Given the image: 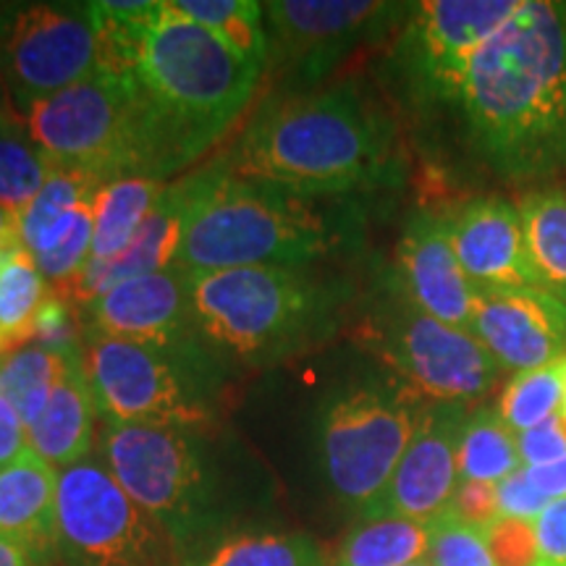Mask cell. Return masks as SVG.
<instances>
[{
  "label": "cell",
  "mask_w": 566,
  "mask_h": 566,
  "mask_svg": "<svg viewBox=\"0 0 566 566\" xmlns=\"http://www.w3.org/2000/svg\"><path fill=\"white\" fill-rule=\"evenodd\" d=\"M525 472L530 483L535 485V491L543 499H548L551 504L566 495V457L543 467H525Z\"/></svg>",
  "instance_id": "cell-42"
},
{
  "label": "cell",
  "mask_w": 566,
  "mask_h": 566,
  "mask_svg": "<svg viewBox=\"0 0 566 566\" xmlns=\"http://www.w3.org/2000/svg\"><path fill=\"white\" fill-rule=\"evenodd\" d=\"M55 558L61 566H179L166 530L92 457L59 472Z\"/></svg>",
  "instance_id": "cell-11"
},
{
  "label": "cell",
  "mask_w": 566,
  "mask_h": 566,
  "mask_svg": "<svg viewBox=\"0 0 566 566\" xmlns=\"http://www.w3.org/2000/svg\"><path fill=\"white\" fill-rule=\"evenodd\" d=\"M457 105L472 153L504 181L566 171V3L522 0L480 48Z\"/></svg>",
  "instance_id": "cell-1"
},
{
  "label": "cell",
  "mask_w": 566,
  "mask_h": 566,
  "mask_svg": "<svg viewBox=\"0 0 566 566\" xmlns=\"http://www.w3.org/2000/svg\"><path fill=\"white\" fill-rule=\"evenodd\" d=\"M101 66L92 3H30L0 11V74L24 113Z\"/></svg>",
  "instance_id": "cell-12"
},
{
  "label": "cell",
  "mask_w": 566,
  "mask_h": 566,
  "mask_svg": "<svg viewBox=\"0 0 566 566\" xmlns=\"http://www.w3.org/2000/svg\"><path fill=\"white\" fill-rule=\"evenodd\" d=\"M179 566H325L323 548L296 530L221 533L181 556Z\"/></svg>",
  "instance_id": "cell-24"
},
{
  "label": "cell",
  "mask_w": 566,
  "mask_h": 566,
  "mask_svg": "<svg viewBox=\"0 0 566 566\" xmlns=\"http://www.w3.org/2000/svg\"><path fill=\"white\" fill-rule=\"evenodd\" d=\"M139 92L153 179H168L242 118L263 71L233 55L171 0L158 3L126 69Z\"/></svg>",
  "instance_id": "cell-3"
},
{
  "label": "cell",
  "mask_w": 566,
  "mask_h": 566,
  "mask_svg": "<svg viewBox=\"0 0 566 566\" xmlns=\"http://www.w3.org/2000/svg\"><path fill=\"white\" fill-rule=\"evenodd\" d=\"M221 174L223 160H218L210 163L202 171H195L184 176V179L166 184L158 202L153 205L150 216L145 218L139 233L129 244V250L105 265L84 268V273L76 279L74 286L69 289L66 296H71L82 310L87 307L92 300H97V296L108 292V289L118 286V283L137 279V275L174 268L197 208H200L202 200L212 189V184L218 181Z\"/></svg>",
  "instance_id": "cell-17"
},
{
  "label": "cell",
  "mask_w": 566,
  "mask_h": 566,
  "mask_svg": "<svg viewBox=\"0 0 566 566\" xmlns=\"http://www.w3.org/2000/svg\"><path fill=\"white\" fill-rule=\"evenodd\" d=\"M537 289L566 304V187H537L516 202Z\"/></svg>",
  "instance_id": "cell-25"
},
{
  "label": "cell",
  "mask_w": 566,
  "mask_h": 566,
  "mask_svg": "<svg viewBox=\"0 0 566 566\" xmlns=\"http://www.w3.org/2000/svg\"><path fill=\"white\" fill-rule=\"evenodd\" d=\"M55 499L59 470L27 449L17 462L0 467V535L48 562L55 556Z\"/></svg>",
  "instance_id": "cell-21"
},
{
  "label": "cell",
  "mask_w": 566,
  "mask_h": 566,
  "mask_svg": "<svg viewBox=\"0 0 566 566\" xmlns=\"http://www.w3.org/2000/svg\"><path fill=\"white\" fill-rule=\"evenodd\" d=\"M166 184L147 176H124L103 184L95 197L90 265H105L129 250Z\"/></svg>",
  "instance_id": "cell-26"
},
{
  "label": "cell",
  "mask_w": 566,
  "mask_h": 566,
  "mask_svg": "<svg viewBox=\"0 0 566 566\" xmlns=\"http://www.w3.org/2000/svg\"><path fill=\"white\" fill-rule=\"evenodd\" d=\"M424 407L391 375L354 380L328 396L317 422V446L328 485L346 506L363 514L386 493Z\"/></svg>",
  "instance_id": "cell-9"
},
{
  "label": "cell",
  "mask_w": 566,
  "mask_h": 566,
  "mask_svg": "<svg viewBox=\"0 0 566 566\" xmlns=\"http://www.w3.org/2000/svg\"><path fill=\"white\" fill-rule=\"evenodd\" d=\"M396 292L422 313L470 331L478 289L459 265L449 212L422 210L407 223L396 250Z\"/></svg>",
  "instance_id": "cell-19"
},
{
  "label": "cell",
  "mask_w": 566,
  "mask_h": 566,
  "mask_svg": "<svg viewBox=\"0 0 566 566\" xmlns=\"http://www.w3.org/2000/svg\"><path fill=\"white\" fill-rule=\"evenodd\" d=\"M562 417L566 420V367H564V396H562Z\"/></svg>",
  "instance_id": "cell-46"
},
{
  "label": "cell",
  "mask_w": 566,
  "mask_h": 566,
  "mask_svg": "<svg viewBox=\"0 0 566 566\" xmlns=\"http://www.w3.org/2000/svg\"><path fill=\"white\" fill-rule=\"evenodd\" d=\"M226 166L313 200L363 192L391 181L396 126L357 82H342L260 111Z\"/></svg>",
  "instance_id": "cell-2"
},
{
  "label": "cell",
  "mask_w": 566,
  "mask_h": 566,
  "mask_svg": "<svg viewBox=\"0 0 566 566\" xmlns=\"http://www.w3.org/2000/svg\"><path fill=\"white\" fill-rule=\"evenodd\" d=\"M533 566H566V495L537 516Z\"/></svg>",
  "instance_id": "cell-40"
},
{
  "label": "cell",
  "mask_w": 566,
  "mask_h": 566,
  "mask_svg": "<svg viewBox=\"0 0 566 566\" xmlns=\"http://www.w3.org/2000/svg\"><path fill=\"white\" fill-rule=\"evenodd\" d=\"M268 63L292 87H315L363 45L407 21L412 3L273 0L265 3Z\"/></svg>",
  "instance_id": "cell-14"
},
{
  "label": "cell",
  "mask_w": 566,
  "mask_h": 566,
  "mask_svg": "<svg viewBox=\"0 0 566 566\" xmlns=\"http://www.w3.org/2000/svg\"><path fill=\"white\" fill-rule=\"evenodd\" d=\"M548 506L551 501L543 499L527 480L525 467H520V470L499 483V516H504V520L535 522Z\"/></svg>",
  "instance_id": "cell-39"
},
{
  "label": "cell",
  "mask_w": 566,
  "mask_h": 566,
  "mask_svg": "<svg viewBox=\"0 0 566 566\" xmlns=\"http://www.w3.org/2000/svg\"><path fill=\"white\" fill-rule=\"evenodd\" d=\"M27 449H30V436L24 422L17 409L0 396V467L17 462Z\"/></svg>",
  "instance_id": "cell-41"
},
{
  "label": "cell",
  "mask_w": 566,
  "mask_h": 566,
  "mask_svg": "<svg viewBox=\"0 0 566 566\" xmlns=\"http://www.w3.org/2000/svg\"><path fill=\"white\" fill-rule=\"evenodd\" d=\"M84 328L124 342L155 346L197 344L189 273L181 268L137 275L82 307Z\"/></svg>",
  "instance_id": "cell-18"
},
{
  "label": "cell",
  "mask_w": 566,
  "mask_h": 566,
  "mask_svg": "<svg viewBox=\"0 0 566 566\" xmlns=\"http://www.w3.org/2000/svg\"><path fill=\"white\" fill-rule=\"evenodd\" d=\"M192 317L212 354L271 365L334 331L338 294L304 268H229L189 273Z\"/></svg>",
  "instance_id": "cell-4"
},
{
  "label": "cell",
  "mask_w": 566,
  "mask_h": 566,
  "mask_svg": "<svg viewBox=\"0 0 566 566\" xmlns=\"http://www.w3.org/2000/svg\"><path fill=\"white\" fill-rule=\"evenodd\" d=\"M488 546L499 566H533L535 564V522L527 520H499L485 530Z\"/></svg>",
  "instance_id": "cell-36"
},
{
  "label": "cell",
  "mask_w": 566,
  "mask_h": 566,
  "mask_svg": "<svg viewBox=\"0 0 566 566\" xmlns=\"http://www.w3.org/2000/svg\"><path fill=\"white\" fill-rule=\"evenodd\" d=\"M470 334L501 373L566 359V304L543 289H478Z\"/></svg>",
  "instance_id": "cell-15"
},
{
  "label": "cell",
  "mask_w": 566,
  "mask_h": 566,
  "mask_svg": "<svg viewBox=\"0 0 566 566\" xmlns=\"http://www.w3.org/2000/svg\"><path fill=\"white\" fill-rule=\"evenodd\" d=\"M430 522L405 516H359L344 537L336 566H409L428 558Z\"/></svg>",
  "instance_id": "cell-27"
},
{
  "label": "cell",
  "mask_w": 566,
  "mask_h": 566,
  "mask_svg": "<svg viewBox=\"0 0 566 566\" xmlns=\"http://www.w3.org/2000/svg\"><path fill=\"white\" fill-rule=\"evenodd\" d=\"M42 562L19 541L0 535V566H40Z\"/></svg>",
  "instance_id": "cell-43"
},
{
  "label": "cell",
  "mask_w": 566,
  "mask_h": 566,
  "mask_svg": "<svg viewBox=\"0 0 566 566\" xmlns=\"http://www.w3.org/2000/svg\"><path fill=\"white\" fill-rule=\"evenodd\" d=\"M449 514L459 516L467 525L488 530L495 520H499V485L462 480L454 499H451Z\"/></svg>",
  "instance_id": "cell-38"
},
{
  "label": "cell",
  "mask_w": 566,
  "mask_h": 566,
  "mask_svg": "<svg viewBox=\"0 0 566 566\" xmlns=\"http://www.w3.org/2000/svg\"><path fill=\"white\" fill-rule=\"evenodd\" d=\"M6 108H11V101H9V90H6L3 74H0V113H3Z\"/></svg>",
  "instance_id": "cell-45"
},
{
  "label": "cell",
  "mask_w": 566,
  "mask_h": 566,
  "mask_svg": "<svg viewBox=\"0 0 566 566\" xmlns=\"http://www.w3.org/2000/svg\"><path fill=\"white\" fill-rule=\"evenodd\" d=\"M101 454L134 504L166 530L179 562L216 537L218 478L202 430L105 422Z\"/></svg>",
  "instance_id": "cell-6"
},
{
  "label": "cell",
  "mask_w": 566,
  "mask_h": 566,
  "mask_svg": "<svg viewBox=\"0 0 566 566\" xmlns=\"http://www.w3.org/2000/svg\"><path fill=\"white\" fill-rule=\"evenodd\" d=\"M520 467L516 436L501 420L499 409H470L464 417L462 436H459V478L499 485Z\"/></svg>",
  "instance_id": "cell-31"
},
{
  "label": "cell",
  "mask_w": 566,
  "mask_h": 566,
  "mask_svg": "<svg viewBox=\"0 0 566 566\" xmlns=\"http://www.w3.org/2000/svg\"><path fill=\"white\" fill-rule=\"evenodd\" d=\"M97 399L84 370L82 354L71 359L45 412L30 430V449L55 470L84 462L92 454L97 433Z\"/></svg>",
  "instance_id": "cell-22"
},
{
  "label": "cell",
  "mask_w": 566,
  "mask_h": 566,
  "mask_svg": "<svg viewBox=\"0 0 566 566\" xmlns=\"http://www.w3.org/2000/svg\"><path fill=\"white\" fill-rule=\"evenodd\" d=\"M522 467H543L566 457V420L562 415L551 417L527 433L516 436Z\"/></svg>",
  "instance_id": "cell-37"
},
{
  "label": "cell",
  "mask_w": 566,
  "mask_h": 566,
  "mask_svg": "<svg viewBox=\"0 0 566 566\" xmlns=\"http://www.w3.org/2000/svg\"><path fill=\"white\" fill-rule=\"evenodd\" d=\"M566 359L551 363L535 370L516 373L499 396V415L514 436L527 433L551 417L562 415Z\"/></svg>",
  "instance_id": "cell-33"
},
{
  "label": "cell",
  "mask_w": 566,
  "mask_h": 566,
  "mask_svg": "<svg viewBox=\"0 0 566 566\" xmlns=\"http://www.w3.org/2000/svg\"><path fill=\"white\" fill-rule=\"evenodd\" d=\"M103 184L95 176L71 171V168H53L51 179L40 189V195L21 210L19 239L21 247L32 254L53 252L55 247L69 239L74 226L80 223L84 210L95 205V197Z\"/></svg>",
  "instance_id": "cell-23"
},
{
  "label": "cell",
  "mask_w": 566,
  "mask_h": 566,
  "mask_svg": "<svg viewBox=\"0 0 566 566\" xmlns=\"http://www.w3.org/2000/svg\"><path fill=\"white\" fill-rule=\"evenodd\" d=\"M24 122L53 166L101 181L153 179L145 113L129 71L95 69L74 87L32 105Z\"/></svg>",
  "instance_id": "cell-8"
},
{
  "label": "cell",
  "mask_w": 566,
  "mask_h": 566,
  "mask_svg": "<svg viewBox=\"0 0 566 566\" xmlns=\"http://www.w3.org/2000/svg\"><path fill=\"white\" fill-rule=\"evenodd\" d=\"M76 313H80V304L71 300V296L51 289L45 302H42V307L38 310V315H34L27 344H40L45 349L63 354L82 352L84 342L80 334L87 328H84V323H80V315Z\"/></svg>",
  "instance_id": "cell-35"
},
{
  "label": "cell",
  "mask_w": 566,
  "mask_h": 566,
  "mask_svg": "<svg viewBox=\"0 0 566 566\" xmlns=\"http://www.w3.org/2000/svg\"><path fill=\"white\" fill-rule=\"evenodd\" d=\"M176 11L205 27L250 66L268 69L265 9L254 0H171Z\"/></svg>",
  "instance_id": "cell-29"
},
{
  "label": "cell",
  "mask_w": 566,
  "mask_h": 566,
  "mask_svg": "<svg viewBox=\"0 0 566 566\" xmlns=\"http://www.w3.org/2000/svg\"><path fill=\"white\" fill-rule=\"evenodd\" d=\"M451 244L475 289H537L527 263L520 208L480 195L449 212Z\"/></svg>",
  "instance_id": "cell-20"
},
{
  "label": "cell",
  "mask_w": 566,
  "mask_h": 566,
  "mask_svg": "<svg viewBox=\"0 0 566 566\" xmlns=\"http://www.w3.org/2000/svg\"><path fill=\"white\" fill-rule=\"evenodd\" d=\"M522 0L412 3L396 42V71L417 105L459 103L480 48L520 11Z\"/></svg>",
  "instance_id": "cell-13"
},
{
  "label": "cell",
  "mask_w": 566,
  "mask_h": 566,
  "mask_svg": "<svg viewBox=\"0 0 566 566\" xmlns=\"http://www.w3.org/2000/svg\"><path fill=\"white\" fill-rule=\"evenodd\" d=\"M13 247H21L19 218L0 205V252L13 250Z\"/></svg>",
  "instance_id": "cell-44"
},
{
  "label": "cell",
  "mask_w": 566,
  "mask_h": 566,
  "mask_svg": "<svg viewBox=\"0 0 566 566\" xmlns=\"http://www.w3.org/2000/svg\"><path fill=\"white\" fill-rule=\"evenodd\" d=\"M82 363L108 422L202 430L216 417V354L202 342L155 346L84 331Z\"/></svg>",
  "instance_id": "cell-7"
},
{
  "label": "cell",
  "mask_w": 566,
  "mask_h": 566,
  "mask_svg": "<svg viewBox=\"0 0 566 566\" xmlns=\"http://www.w3.org/2000/svg\"><path fill=\"white\" fill-rule=\"evenodd\" d=\"M365 344L424 405L475 409L499 384L501 367L470 331L422 313L399 292L367 317Z\"/></svg>",
  "instance_id": "cell-10"
},
{
  "label": "cell",
  "mask_w": 566,
  "mask_h": 566,
  "mask_svg": "<svg viewBox=\"0 0 566 566\" xmlns=\"http://www.w3.org/2000/svg\"><path fill=\"white\" fill-rule=\"evenodd\" d=\"M346 223L313 197L268 181L223 174L197 208L174 268L184 273L229 268H304L346 244Z\"/></svg>",
  "instance_id": "cell-5"
},
{
  "label": "cell",
  "mask_w": 566,
  "mask_h": 566,
  "mask_svg": "<svg viewBox=\"0 0 566 566\" xmlns=\"http://www.w3.org/2000/svg\"><path fill=\"white\" fill-rule=\"evenodd\" d=\"M424 562L430 566H499L485 530L467 525L449 512L430 522V551Z\"/></svg>",
  "instance_id": "cell-34"
},
{
  "label": "cell",
  "mask_w": 566,
  "mask_h": 566,
  "mask_svg": "<svg viewBox=\"0 0 566 566\" xmlns=\"http://www.w3.org/2000/svg\"><path fill=\"white\" fill-rule=\"evenodd\" d=\"M48 292L45 275L24 247L0 252V354L27 344Z\"/></svg>",
  "instance_id": "cell-32"
},
{
  "label": "cell",
  "mask_w": 566,
  "mask_h": 566,
  "mask_svg": "<svg viewBox=\"0 0 566 566\" xmlns=\"http://www.w3.org/2000/svg\"><path fill=\"white\" fill-rule=\"evenodd\" d=\"M53 168L27 129L24 116L13 108L0 113V205L19 218L51 179Z\"/></svg>",
  "instance_id": "cell-30"
},
{
  "label": "cell",
  "mask_w": 566,
  "mask_h": 566,
  "mask_svg": "<svg viewBox=\"0 0 566 566\" xmlns=\"http://www.w3.org/2000/svg\"><path fill=\"white\" fill-rule=\"evenodd\" d=\"M76 354L53 352L40 344H24L9 354H0V396L17 409L27 433L45 412L55 386L61 384Z\"/></svg>",
  "instance_id": "cell-28"
},
{
  "label": "cell",
  "mask_w": 566,
  "mask_h": 566,
  "mask_svg": "<svg viewBox=\"0 0 566 566\" xmlns=\"http://www.w3.org/2000/svg\"><path fill=\"white\" fill-rule=\"evenodd\" d=\"M470 409L428 405L386 493L359 516L436 522L449 512L459 483V436Z\"/></svg>",
  "instance_id": "cell-16"
},
{
  "label": "cell",
  "mask_w": 566,
  "mask_h": 566,
  "mask_svg": "<svg viewBox=\"0 0 566 566\" xmlns=\"http://www.w3.org/2000/svg\"><path fill=\"white\" fill-rule=\"evenodd\" d=\"M409 566H430L428 562H420V564H409Z\"/></svg>",
  "instance_id": "cell-47"
}]
</instances>
